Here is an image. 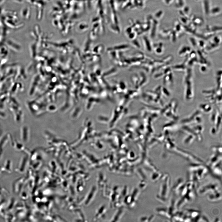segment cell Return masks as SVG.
<instances>
[{
  "mask_svg": "<svg viewBox=\"0 0 222 222\" xmlns=\"http://www.w3.org/2000/svg\"><path fill=\"white\" fill-rule=\"evenodd\" d=\"M162 181L159 194L157 197L160 201L165 202L168 197L170 191V178L169 175L166 174L162 177Z\"/></svg>",
  "mask_w": 222,
  "mask_h": 222,
  "instance_id": "1",
  "label": "cell"
},
{
  "mask_svg": "<svg viewBox=\"0 0 222 222\" xmlns=\"http://www.w3.org/2000/svg\"><path fill=\"white\" fill-rule=\"evenodd\" d=\"M219 186L217 184H210L207 185L202 187L200 189L199 193L200 194L206 193L208 191L212 192L219 190Z\"/></svg>",
  "mask_w": 222,
  "mask_h": 222,
  "instance_id": "2",
  "label": "cell"
},
{
  "mask_svg": "<svg viewBox=\"0 0 222 222\" xmlns=\"http://www.w3.org/2000/svg\"><path fill=\"white\" fill-rule=\"evenodd\" d=\"M208 196V199L211 201H219L221 199V192L219 190L212 192Z\"/></svg>",
  "mask_w": 222,
  "mask_h": 222,
  "instance_id": "3",
  "label": "cell"
}]
</instances>
